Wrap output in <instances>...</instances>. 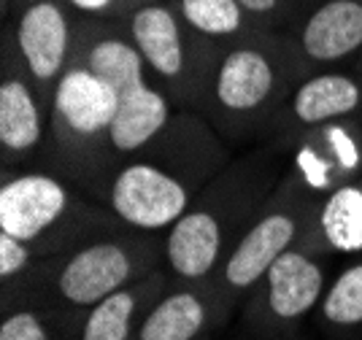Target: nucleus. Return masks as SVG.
I'll use <instances>...</instances> for the list:
<instances>
[{
    "mask_svg": "<svg viewBox=\"0 0 362 340\" xmlns=\"http://www.w3.org/2000/svg\"><path fill=\"white\" fill-rule=\"evenodd\" d=\"M284 170L287 157L268 143L233 154L165 233L168 273L176 281H209L241 240Z\"/></svg>",
    "mask_w": 362,
    "mask_h": 340,
    "instance_id": "nucleus-2",
    "label": "nucleus"
},
{
    "mask_svg": "<svg viewBox=\"0 0 362 340\" xmlns=\"http://www.w3.org/2000/svg\"><path fill=\"white\" fill-rule=\"evenodd\" d=\"M74 59L90 68L95 76H100L106 84H111L117 98L154 81L138 46L133 44L122 22L81 16L78 33H76Z\"/></svg>",
    "mask_w": 362,
    "mask_h": 340,
    "instance_id": "nucleus-16",
    "label": "nucleus"
},
{
    "mask_svg": "<svg viewBox=\"0 0 362 340\" xmlns=\"http://www.w3.org/2000/svg\"><path fill=\"white\" fill-rule=\"evenodd\" d=\"M84 311L46 300L0 305V340H78Z\"/></svg>",
    "mask_w": 362,
    "mask_h": 340,
    "instance_id": "nucleus-20",
    "label": "nucleus"
},
{
    "mask_svg": "<svg viewBox=\"0 0 362 340\" xmlns=\"http://www.w3.org/2000/svg\"><path fill=\"white\" fill-rule=\"evenodd\" d=\"M173 281L168 267L149 273L146 279L124 286L84 311L78 340H136L151 305Z\"/></svg>",
    "mask_w": 362,
    "mask_h": 340,
    "instance_id": "nucleus-17",
    "label": "nucleus"
},
{
    "mask_svg": "<svg viewBox=\"0 0 362 340\" xmlns=\"http://www.w3.org/2000/svg\"><path fill=\"white\" fill-rule=\"evenodd\" d=\"M300 246L332 259L362 254V176L319 200Z\"/></svg>",
    "mask_w": 362,
    "mask_h": 340,
    "instance_id": "nucleus-18",
    "label": "nucleus"
},
{
    "mask_svg": "<svg viewBox=\"0 0 362 340\" xmlns=\"http://www.w3.org/2000/svg\"><path fill=\"white\" fill-rule=\"evenodd\" d=\"M170 3L197 35L219 46L235 44L257 30L238 0H170Z\"/></svg>",
    "mask_w": 362,
    "mask_h": 340,
    "instance_id": "nucleus-21",
    "label": "nucleus"
},
{
    "mask_svg": "<svg viewBox=\"0 0 362 340\" xmlns=\"http://www.w3.org/2000/svg\"><path fill=\"white\" fill-rule=\"evenodd\" d=\"M160 267H165V235L119 227L71 252L35 262L19 281L0 286V305L46 300L87 311Z\"/></svg>",
    "mask_w": 362,
    "mask_h": 340,
    "instance_id": "nucleus-4",
    "label": "nucleus"
},
{
    "mask_svg": "<svg viewBox=\"0 0 362 340\" xmlns=\"http://www.w3.org/2000/svg\"><path fill=\"white\" fill-rule=\"evenodd\" d=\"M124 224L84 189L46 168L0 170V233L28 243L38 259L71 252Z\"/></svg>",
    "mask_w": 362,
    "mask_h": 340,
    "instance_id": "nucleus-6",
    "label": "nucleus"
},
{
    "mask_svg": "<svg viewBox=\"0 0 362 340\" xmlns=\"http://www.w3.org/2000/svg\"><path fill=\"white\" fill-rule=\"evenodd\" d=\"M122 25L138 46L154 84L176 108L195 111L225 46L197 35L170 0L144 3L127 19H122Z\"/></svg>",
    "mask_w": 362,
    "mask_h": 340,
    "instance_id": "nucleus-8",
    "label": "nucleus"
},
{
    "mask_svg": "<svg viewBox=\"0 0 362 340\" xmlns=\"http://www.w3.org/2000/svg\"><path fill=\"white\" fill-rule=\"evenodd\" d=\"M281 340H314L311 332H300V335H292V338H281Z\"/></svg>",
    "mask_w": 362,
    "mask_h": 340,
    "instance_id": "nucleus-24",
    "label": "nucleus"
},
{
    "mask_svg": "<svg viewBox=\"0 0 362 340\" xmlns=\"http://www.w3.org/2000/svg\"><path fill=\"white\" fill-rule=\"evenodd\" d=\"M52 98L35 84L6 35H0V170H28L44 160Z\"/></svg>",
    "mask_w": 362,
    "mask_h": 340,
    "instance_id": "nucleus-12",
    "label": "nucleus"
},
{
    "mask_svg": "<svg viewBox=\"0 0 362 340\" xmlns=\"http://www.w3.org/2000/svg\"><path fill=\"white\" fill-rule=\"evenodd\" d=\"M284 33L305 74L354 65L362 54V0H311Z\"/></svg>",
    "mask_w": 362,
    "mask_h": 340,
    "instance_id": "nucleus-14",
    "label": "nucleus"
},
{
    "mask_svg": "<svg viewBox=\"0 0 362 340\" xmlns=\"http://www.w3.org/2000/svg\"><path fill=\"white\" fill-rule=\"evenodd\" d=\"M3 6H8V0H0V8H3Z\"/></svg>",
    "mask_w": 362,
    "mask_h": 340,
    "instance_id": "nucleus-26",
    "label": "nucleus"
},
{
    "mask_svg": "<svg viewBox=\"0 0 362 340\" xmlns=\"http://www.w3.org/2000/svg\"><path fill=\"white\" fill-rule=\"evenodd\" d=\"M76 11L87 19H108V22H122L141 8L149 0H68Z\"/></svg>",
    "mask_w": 362,
    "mask_h": 340,
    "instance_id": "nucleus-23",
    "label": "nucleus"
},
{
    "mask_svg": "<svg viewBox=\"0 0 362 340\" xmlns=\"http://www.w3.org/2000/svg\"><path fill=\"white\" fill-rule=\"evenodd\" d=\"M257 30H287L311 0H238Z\"/></svg>",
    "mask_w": 362,
    "mask_h": 340,
    "instance_id": "nucleus-22",
    "label": "nucleus"
},
{
    "mask_svg": "<svg viewBox=\"0 0 362 340\" xmlns=\"http://www.w3.org/2000/svg\"><path fill=\"white\" fill-rule=\"evenodd\" d=\"M311 327L319 340H362V254L330 276Z\"/></svg>",
    "mask_w": 362,
    "mask_h": 340,
    "instance_id": "nucleus-19",
    "label": "nucleus"
},
{
    "mask_svg": "<svg viewBox=\"0 0 362 340\" xmlns=\"http://www.w3.org/2000/svg\"><path fill=\"white\" fill-rule=\"evenodd\" d=\"M3 11V35L11 41L35 84L52 98L74 59L81 14L68 0H8Z\"/></svg>",
    "mask_w": 362,
    "mask_h": 340,
    "instance_id": "nucleus-10",
    "label": "nucleus"
},
{
    "mask_svg": "<svg viewBox=\"0 0 362 340\" xmlns=\"http://www.w3.org/2000/svg\"><path fill=\"white\" fill-rule=\"evenodd\" d=\"M332 257L295 246L273 262L235 313L241 340H281L305 332L330 283Z\"/></svg>",
    "mask_w": 362,
    "mask_h": 340,
    "instance_id": "nucleus-9",
    "label": "nucleus"
},
{
    "mask_svg": "<svg viewBox=\"0 0 362 340\" xmlns=\"http://www.w3.org/2000/svg\"><path fill=\"white\" fill-rule=\"evenodd\" d=\"M317 208V194H311L289 170H284L281 181L268 194V200L259 206L241 240L233 246L225 262L216 267V273L209 279L227 327L235 322V313L241 308L243 297L262 279V273L281 254L300 246L303 233L311 224Z\"/></svg>",
    "mask_w": 362,
    "mask_h": 340,
    "instance_id": "nucleus-7",
    "label": "nucleus"
},
{
    "mask_svg": "<svg viewBox=\"0 0 362 340\" xmlns=\"http://www.w3.org/2000/svg\"><path fill=\"white\" fill-rule=\"evenodd\" d=\"M354 65H357V71H360V74H362V54H360V57H357V62H354Z\"/></svg>",
    "mask_w": 362,
    "mask_h": 340,
    "instance_id": "nucleus-25",
    "label": "nucleus"
},
{
    "mask_svg": "<svg viewBox=\"0 0 362 340\" xmlns=\"http://www.w3.org/2000/svg\"><path fill=\"white\" fill-rule=\"evenodd\" d=\"M117 105L119 98L114 87L71 59L52 92L49 138L38 168L68 178L90 197L100 200L117 168L111 148Z\"/></svg>",
    "mask_w": 362,
    "mask_h": 340,
    "instance_id": "nucleus-5",
    "label": "nucleus"
},
{
    "mask_svg": "<svg viewBox=\"0 0 362 340\" xmlns=\"http://www.w3.org/2000/svg\"><path fill=\"white\" fill-rule=\"evenodd\" d=\"M305 74L284 30H255L225 46L197 114L233 151L262 143L271 119Z\"/></svg>",
    "mask_w": 362,
    "mask_h": 340,
    "instance_id": "nucleus-3",
    "label": "nucleus"
},
{
    "mask_svg": "<svg viewBox=\"0 0 362 340\" xmlns=\"http://www.w3.org/2000/svg\"><path fill=\"white\" fill-rule=\"evenodd\" d=\"M362 117V74L357 65L325 68L303 76L271 119L262 143L289 157L305 133L338 119Z\"/></svg>",
    "mask_w": 362,
    "mask_h": 340,
    "instance_id": "nucleus-11",
    "label": "nucleus"
},
{
    "mask_svg": "<svg viewBox=\"0 0 362 340\" xmlns=\"http://www.w3.org/2000/svg\"><path fill=\"white\" fill-rule=\"evenodd\" d=\"M233 154L197 111L179 108L146 146L114 168L100 203L124 227L165 235Z\"/></svg>",
    "mask_w": 362,
    "mask_h": 340,
    "instance_id": "nucleus-1",
    "label": "nucleus"
},
{
    "mask_svg": "<svg viewBox=\"0 0 362 340\" xmlns=\"http://www.w3.org/2000/svg\"><path fill=\"white\" fill-rule=\"evenodd\" d=\"M225 327L211 283L173 279L146 313L136 340H214Z\"/></svg>",
    "mask_w": 362,
    "mask_h": 340,
    "instance_id": "nucleus-15",
    "label": "nucleus"
},
{
    "mask_svg": "<svg viewBox=\"0 0 362 340\" xmlns=\"http://www.w3.org/2000/svg\"><path fill=\"white\" fill-rule=\"evenodd\" d=\"M287 170L319 200L362 176V117L338 119L305 133L287 157Z\"/></svg>",
    "mask_w": 362,
    "mask_h": 340,
    "instance_id": "nucleus-13",
    "label": "nucleus"
}]
</instances>
